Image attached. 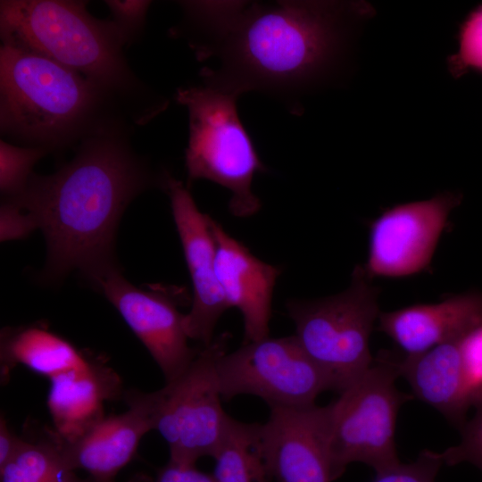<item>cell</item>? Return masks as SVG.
I'll list each match as a JSON object with an SVG mask.
<instances>
[{
	"label": "cell",
	"mask_w": 482,
	"mask_h": 482,
	"mask_svg": "<svg viewBox=\"0 0 482 482\" xmlns=\"http://www.w3.org/2000/svg\"><path fill=\"white\" fill-rule=\"evenodd\" d=\"M0 24L3 43L47 57L101 89L124 82L126 42L112 21L93 17L85 2L1 1Z\"/></svg>",
	"instance_id": "4"
},
{
	"label": "cell",
	"mask_w": 482,
	"mask_h": 482,
	"mask_svg": "<svg viewBox=\"0 0 482 482\" xmlns=\"http://www.w3.org/2000/svg\"><path fill=\"white\" fill-rule=\"evenodd\" d=\"M444 465L438 453L423 450L414 461L398 464L376 473L373 482H436Z\"/></svg>",
	"instance_id": "26"
},
{
	"label": "cell",
	"mask_w": 482,
	"mask_h": 482,
	"mask_svg": "<svg viewBox=\"0 0 482 482\" xmlns=\"http://www.w3.org/2000/svg\"><path fill=\"white\" fill-rule=\"evenodd\" d=\"M117 309L125 322L144 344L163 373L166 382L177 378L198 351L187 344L185 314L169 295L136 287L117 265L90 280Z\"/></svg>",
	"instance_id": "11"
},
{
	"label": "cell",
	"mask_w": 482,
	"mask_h": 482,
	"mask_svg": "<svg viewBox=\"0 0 482 482\" xmlns=\"http://www.w3.org/2000/svg\"><path fill=\"white\" fill-rule=\"evenodd\" d=\"M211 226L216 242L217 279L229 307L243 315L244 344L264 339L270 333L273 289L282 270L257 259L212 219Z\"/></svg>",
	"instance_id": "15"
},
{
	"label": "cell",
	"mask_w": 482,
	"mask_h": 482,
	"mask_svg": "<svg viewBox=\"0 0 482 482\" xmlns=\"http://www.w3.org/2000/svg\"><path fill=\"white\" fill-rule=\"evenodd\" d=\"M265 422L273 479L332 482L327 406L270 407Z\"/></svg>",
	"instance_id": "14"
},
{
	"label": "cell",
	"mask_w": 482,
	"mask_h": 482,
	"mask_svg": "<svg viewBox=\"0 0 482 482\" xmlns=\"http://www.w3.org/2000/svg\"><path fill=\"white\" fill-rule=\"evenodd\" d=\"M100 87L47 57L3 43L0 123L3 133L41 145L74 136L91 116Z\"/></svg>",
	"instance_id": "3"
},
{
	"label": "cell",
	"mask_w": 482,
	"mask_h": 482,
	"mask_svg": "<svg viewBox=\"0 0 482 482\" xmlns=\"http://www.w3.org/2000/svg\"><path fill=\"white\" fill-rule=\"evenodd\" d=\"M152 183L146 169L112 138L87 140L56 172L32 174L7 200L27 212L47 246L42 278L58 282L73 270L89 281L115 265V233L130 201Z\"/></svg>",
	"instance_id": "2"
},
{
	"label": "cell",
	"mask_w": 482,
	"mask_h": 482,
	"mask_svg": "<svg viewBox=\"0 0 482 482\" xmlns=\"http://www.w3.org/2000/svg\"><path fill=\"white\" fill-rule=\"evenodd\" d=\"M398 378L381 351L368 370L326 405L333 480L353 462L376 473L400 462L395 439L397 416L413 396L396 387Z\"/></svg>",
	"instance_id": "7"
},
{
	"label": "cell",
	"mask_w": 482,
	"mask_h": 482,
	"mask_svg": "<svg viewBox=\"0 0 482 482\" xmlns=\"http://www.w3.org/2000/svg\"><path fill=\"white\" fill-rule=\"evenodd\" d=\"M1 482H94L81 479L62 456L55 435L37 442L24 441L12 459L0 469Z\"/></svg>",
	"instance_id": "21"
},
{
	"label": "cell",
	"mask_w": 482,
	"mask_h": 482,
	"mask_svg": "<svg viewBox=\"0 0 482 482\" xmlns=\"http://www.w3.org/2000/svg\"><path fill=\"white\" fill-rule=\"evenodd\" d=\"M475 413L459 429L461 440L456 445L438 453L443 463L448 466L468 462L482 471V402L475 407Z\"/></svg>",
	"instance_id": "23"
},
{
	"label": "cell",
	"mask_w": 482,
	"mask_h": 482,
	"mask_svg": "<svg viewBox=\"0 0 482 482\" xmlns=\"http://www.w3.org/2000/svg\"><path fill=\"white\" fill-rule=\"evenodd\" d=\"M152 482H214L212 475L204 473L195 466L179 465L169 461Z\"/></svg>",
	"instance_id": "29"
},
{
	"label": "cell",
	"mask_w": 482,
	"mask_h": 482,
	"mask_svg": "<svg viewBox=\"0 0 482 482\" xmlns=\"http://www.w3.org/2000/svg\"><path fill=\"white\" fill-rule=\"evenodd\" d=\"M482 325V292L447 296L440 302L381 312L376 329L405 355H415L458 340Z\"/></svg>",
	"instance_id": "16"
},
{
	"label": "cell",
	"mask_w": 482,
	"mask_h": 482,
	"mask_svg": "<svg viewBox=\"0 0 482 482\" xmlns=\"http://www.w3.org/2000/svg\"><path fill=\"white\" fill-rule=\"evenodd\" d=\"M112 15V22L125 42L131 39L143 26L151 1L109 0L104 2Z\"/></svg>",
	"instance_id": "27"
},
{
	"label": "cell",
	"mask_w": 482,
	"mask_h": 482,
	"mask_svg": "<svg viewBox=\"0 0 482 482\" xmlns=\"http://www.w3.org/2000/svg\"><path fill=\"white\" fill-rule=\"evenodd\" d=\"M461 339V338H460ZM460 339L436 345L415 355L384 353L411 389V395L440 412L460 429L473 402L464 383Z\"/></svg>",
	"instance_id": "17"
},
{
	"label": "cell",
	"mask_w": 482,
	"mask_h": 482,
	"mask_svg": "<svg viewBox=\"0 0 482 482\" xmlns=\"http://www.w3.org/2000/svg\"><path fill=\"white\" fill-rule=\"evenodd\" d=\"M175 98L188 112L187 187L196 179L211 180L230 191L231 214H255L262 204L252 182L256 172L267 168L239 118L238 97L203 84L178 89Z\"/></svg>",
	"instance_id": "5"
},
{
	"label": "cell",
	"mask_w": 482,
	"mask_h": 482,
	"mask_svg": "<svg viewBox=\"0 0 482 482\" xmlns=\"http://www.w3.org/2000/svg\"><path fill=\"white\" fill-rule=\"evenodd\" d=\"M129 409L103 418L83 435L65 441L54 433L67 465L89 473L94 482H112L132 459L142 437L155 427L154 394L131 391L126 396Z\"/></svg>",
	"instance_id": "13"
},
{
	"label": "cell",
	"mask_w": 482,
	"mask_h": 482,
	"mask_svg": "<svg viewBox=\"0 0 482 482\" xmlns=\"http://www.w3.org/2000/svg\"><path fill=\"white\" fill-rule=\"evenodd\" d=\"M162 183L193 285L192 306L184 317L185 331L188 338L207 346L213 340L219 319L230 308L215 272L216 242L212 218L199 211L181 181L166 174Z\"/></svg>",
	"instance_id": "12"
},
{
	"label": "cell",
	"mask_w": 482,
	"mask_h": 482,
	"mask_svg": "<svg viewBox=\"0 0 482 482\" xmlns=\"http://www.w3.org/2000/svg\"><path fill=\"white\" fill-rule=\"evenodd\" d=\"M1 360L4 367L22 364L49 379L89 362L67 340L34 326L3 330Z\"/></svg>",
	"instance_id": "19"
},
{
	"label": "cell",
	"mask_w": 482,
	"mask_h": 482,
	"mask_svg": "<svg viewBox=\"0 0 482 482\" xmlns=\"http://www.w3.org/2000/svg\"><path fill=\"white\" fill-rule=\"evenodd\" d=\"M0 219L1 241L22 239L37 229L27 212L6 200L2 203Z\"/></svg>",
	"instance_id": "28"
},
{
	"label": "cell",
	"mask_w": 482,
	"mask_h": 482,
	"mask_svg": "<svg viewBox=\"0 0 482 482\" xmlns=\"http://www.w3.org/2000/svg\"><path fill=\"white\" fill-rule=\"evenodd\" d=\"M459 349L464 383L475 407L482 402V325L460 339Z\"/></svg>",
	"instance_id": "25"
},
{
	"label": "cell",
	"mask_w": 482,
	"mask_h": 482,
	"mask_svg": "<svg viewBox=\"0 0 482 482\" xmlns=\"http://www.w3.org/2000/svg\"><path fill=\"white\" fill-rule=\"evenodd\" d=\"M47 405L56 435L71 441L104 417L103 403L119 392V378L108 368L90 361L50 378Z\"/></svg>",
	"instance_id": "18"
},
{
	"label": "cell",
	"mask_w": 482,
	"mask_h": 482,
	"mask_svg": "<svg viewBox=\"0 0 482 482\" xmlns=\"http://www.w3.org/2000/svg\"><path fill=\"white\" fill-rule=\"evenodd\" d=\"M229 338L222 333L198 351L182 373L154 392V429L169 446L170 462L195 466L200 458L212 457L224 436L231 417L221 405L216 366Z\"/></svg>",
	"instance_id": "8"
},
{
	"label": "cell",
	"mask_w": 482,
	"mask_h": 482,
	"mask_svg": "<svg viewBox=\"0 0 482 482\" xmlns=\"http://www.w3.org/2000/svg\"><path fill=\"white\" fill-rule=\"evenodd\" d=\"M185 37L204 67L203 84L239 96L257 91L290 112L337 48L330 5L306 1H183Z\"/></svg>",
	"instance_id": "1"
},
{
	"label": "cell",
	"mask_w": 482,
	"mask_h": 482,
	"mask_svg": "<svg viewBox=\"0 0 482 482\" xmlns=\"http://www.w3.org/2000/svg\"><path fill=\"white\" fill-rule=\"evenodd\" d=\"M450 66L456 76L469 70L482 71V5L464 21L460 32L459 50L451 57Z\"/></svg>",
	"instance_id": "24"
},
{
	"label": "cell",
	"mask_w": 482,
	"mask_h": 482,
	"mask_svg": "<svg viewBox=\"0 0 482 482\" xmlns=\"http://www.w3.org/2000/svg\"><path fill=\"white\" fill-rule=\"evenodd\" d=\"M216 370L224 400L253 395L270 408L305 406L314 404L321 393L331 391L329 380L295 335L245 343L223 353Z\"/></svg>",
	"instance_id": "9"
},
{
	"label": "cell",
	"mask_w": 482,
	"mask_h": 482,
	"mask_svg": "<svg viewBox=\"0 0 482 482\" xmlns=\"http://www.w3.org/2000/svg\"><path fill=\"white\" fill-rule=\"evenodd\" d=\"M24 441L10 430L6 420L2 416L0 420V469L12 459Z\"/></svg>",
	"instance_id": "30"
},
{
	"label": "cell",
	"mask_w": 482,
	"mask_h": 482,
	"mask_svg": "<svg viewBox=\"0 0 482 482\" xmlns=\"http://www.w3.org/2000/svg\"><path fill=\"white\" fill-rule=\"evenodd\" d=\"M212 458L214 482L273 480L265 423H245L231 418Z\"/></svg>",
	"instance_id": "20"
},
{
	"label": "cell",
	"mask_w": 482,
	"mask_h": 482,
	"mask_svg": "<svg viewBox=\"0 0 482 482\" xmlns=\"http://www.w3.org/2000/svg\"><path fill=\"white\" fill-rule=\"evenodd\" d=\"M461 195L443 193L383 212L370 225L366 275L398 278L429 268L437 244Z\"/></svg>",
	"instance_id": "10"
},
{
	"label": "cell",
	"mask_w": 482,
	"mask_h": 482,
	"mask_svg": "<svg viewBox=\"0 0 482 482\" xmlns=\"http://www.w3.org/2000/svg\"><path fill=\"white\" fill-rule=\"evenodd\" d=\"M46 154L43 146L20 147L0 141V189L5 199L23 191L33 166Z\"/></svg>",
	"instance_id": "22"
},
{
	"label": "cell",
	"mask_w": 482,
	"mask_h": 482,
	"mask_svg": "<svg viewBox=\"0 0 482 482\" xmlns=\"http://www.w3.org/2000/svg\"><path fill=\"white\" fill-rule=\"evenodd\" d=\"M357 265L344 291L316 300H288L295 337L341 393L373 363L370 340L379 314V288Z\"/></svg>",
	"instance_id": "6"
}]
</instances>
